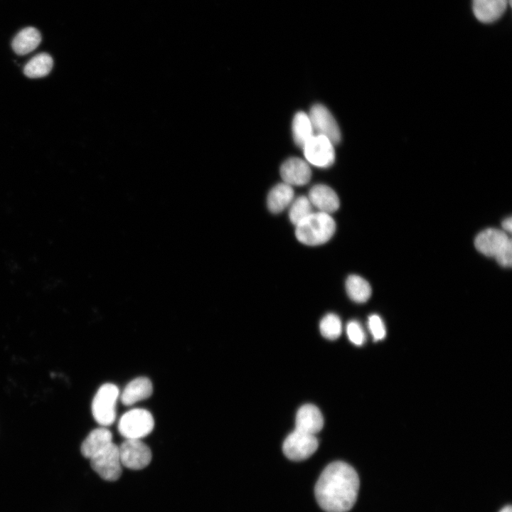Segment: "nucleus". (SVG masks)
Here are the masks:
<instances>
[{"label": "nucleus", "instance_id": "obj_23", "mask_svg": "<svg viewBox=\"0 0 512 512\" xmlns=\"http://www.w3.org/2000/svg\"><path fill=\"white\" fill-rule=\"evenodd\" d=\"M319 328L321 334L324 338L329 340H335L341 335V321L337 315L328 314L321 319Z\"/></svg>", "mask_w": 512, "mask_h": 512}, {"label": "nucleus", "instance_id": "obj_6", "mask_svg": "<svg viewBox=\"0 0 512 512\" xmlns=\"http://www.w3.org/2000/svg\"><path fill=\"white\" fill-rule=\"evenodd\" d=\"M90 459L92 469L102 479L109 481H114L120 477L122 463L119 457V447L114 443L112 442Z\"/></svg>", "mask_w": 512, "mask_h": 512}, {"label": "nucleus", "instance_id": "obj_10", "mask_svg": "<svg viewBox=\"0 0 512 512\" xmlns=\"http://www.w3.org/2000/svg\"><path fill=\"white\" fill-rule=\"evenodd\" d=\"M314 132L328 138L334 145L341 141L340 129L329 110L321 104L312 106L308 114Z\"/></svg>", "mask_w": 512, "mask_h": 512}, {"label": "nucleus", "instance_id": "obj_1", "mask_svg": "<svg viewBox=\"0 0 512 512\" xmlns=\"http://www.w3.org/2000/svg\"><path fill=\"white\" fill-rule=\"evenodd\" d=\"M359 489L355 469L343 462L328 465L319 476L315 496L319 506L327 512H347L354 505Z\"/></svg>", "mask_w": 512, "mask_h": 512}, {"label": "nucleus", "instance_id": "obj_11", "mask_svg": "<svg viewBox=\"0 0 512 512\" xmlns=\"http://www.w3.org/2000/svg\"><path fill=\"white\" fill-rule=\"evenodd\" d=\"M280 175L284 183L290 186L306 184L311 176L308 164L297 157L287 159L280 167Z\"/></svg>", "mask_w": 512, "mask_h": 512}, {"label": "nucleus", "instance_id": "obj_18", "mask_svg": "<svg viewBox=\"0 0 512 512\" xmlns=\"http://www.w3.org/2000/svg\"><path fill=\"white\" fill-rule=\"evenodd\" d=\"M294 198L292 186L285 183H278L270 191L267 206L273 213H278L290 205Z\"/></svg>", "mask_w": 512, "mask_h": 512}, {"label": "nucleus", "instance_id": "obj_2", "mask_svg": "<svg viewBox=\"0 0 512 512\" xmlns=\"http://www.w3.org/2000/svg\"><path fill=\"white\" fill-rule=\"evenodd\" d=\"M336 230V223L330 214L313 212L296 225L297 240L307 245H319L326 242Z\"/></svg>", "mask_w": 512, "mask_h": 512}, {"label": "nucleus", "instance_id": "obj_24", "mask_svg": "<svg viewBox=\"0 0 512 512\" xmlns=\"http://www.w3.org/2000/svg\"><path fill=\"white\" fill-rule=\"evenodd\" d=\"M368 326L374 341H380L385 337V326L382 319L378 315H370L368 317Z\"/></svg>", "mask_w": 512, "mask_h": 512}, {"label": "nucleus", "instance_id": "obj_27", "mask_svg": "<svg viewBox=\"0 0 512 512\" xmlns=\"http://www.w3.org/2000/svg\"><path fill=\"white\" fill-rule=\"evenodd\" d=\"M499 512H512L511 506H506Z\"/></svg>", "mask_w": 512, "mask_h": 512}, {"label": "nucleus", "instance_id": "obj_8", "mask_svg": "<svg viewBox=\"0 0 512 512\" xmlns=\"http://www.w3.org/2000/svg\"><path fill=\"white\" fill-rule=\"evenodd\" d=\"M302 149L306 161L315 166L329 167L335 161L334 144L324 136L314 134Z\"/></svg>", "mask_w": 512, "mask_h": 512}, {"label": "nucleus", "instance_id": "obj_12", "mask_svg": "<svg viewBox=\"0 0 512 512\" xmlns=\"http://www.w3.org/2000/svg\"><path fill=\"white\" fill-rule=\"evenodd\" d=\"M295 430L316 435L324 426V418L319 409L314 405L302 406L296 415Z\"/></svg>", "mask_w": 512, "mask_h": 512}, {"label": "nucleus", "instance_id": "obj_13", "mask_svg": "<svg viewBox=\"0 0 512 512\" xmlns=\"http://www.w3.org/2000/svg\"><path fill=\"white\" fill-rule=\"evenodd\" d=\"M308 198L320 212L328 214L336 211L340 204L336 192L324 184L314 186L309 192Z\"/></svg>", "mask_w": 512, "mask_h": 512}, {"label": "nucleus", "instance_id": "obj_16", "mask_svg": "<svg viewBox=\"0 0 512 512\" xmlns=\"http://www.w3.org/2000/svg\"><path fill=\"white\" fill-rule=\"evenodd\" d=\"M507 0H473L476 18L483 23H491L505 11Z\"/></svg>", "mask_w": 512, "mask_h": 512}, {"label": "nucleus", "instance_id": "obj_5", "mask_svg": "<svg viewBox=\"0 0 512 512\" xmlns=\"http://www.w3.org/2000/svg\"><path fill=\"white\" fill-rule=\"evenodd\" d=\"M154 427L152 415L146 410L135 408L121 417L118 431L125 439H141L150 434Z\"/></svg>", "mask_w": 512, "mask_h": 512}, {"label": "nucleus", "instance_id": "obj_15", "mask_svg": "<svg viewBox=\"0 0 512 512\" xmlns=\"http://www.w3.org/2000/svg\"><path fill=\"white\" fill-rule=\"evenodd\" d=\"M112 442V434L105 427H98L90 432L82 442L80 450L82 454L91 459Z\"/></svg>", "mask_w": 512, "mask_h": 512}, {"label": "nucleus", "instance_id": "obj_26", "mask_svg": "<svg viewBox=\"0 0 512 512\" xmlns=\"http://www.w3.org/2000/svg\"><path fill=\"white\" fill-rule=\"evenodd\" d=\"M502 228L503 230L506 232H508L509 233H511L512 230V219L511 217L506 218L504 219L502 222Z\"/></svg>", "mask_w": 512, "mask_h": 512}, {"label": "nucleus", "instance_id": "obj_4", "mask_svg": "<svg viewBox=\"0 0 512 512\" xmlns=\"http://www.w3.org/2000/svg\"><path fill=\"white\" fill-rule=\"evenodd\" d=\"M119 396V389L112 383L102 385L94 396L92 402V415L102 427H107L115 420L116 403Z\"/></svg>", "mask_w": 512, "mask_h": 512}, {"label": "nucleus", "instance_id": "obj_17", "mask_svg": "<svg viewBox=\"0 0 512 512\" xmlns=\"http://www.w3.org/2000/svg\"><path fill=\"white\" fill-rule=\"evenodd\" d=\"M41 41L40 32L33 27L21 30L12 41V48L20 55H26L35 50Z\"/></svg>", "mask_w": 512, "mask_h": 512}, {"label": "nucleus", "instance_id": "obj_20", "mask_svg": "<svg viewBox=\"0 0 512 512\" xmlns=\"http://www.w3.org/2000/svg\"><path fill=\"white\" fill-rule=\"evenodd\" d=\"M53 65V60L49 54L46 53H38L31 58L25 65L23 73L30 78H42L50 72Z\"/></svg>", "mask_w": 512, "mask_h": 512}, {"label": "nucleus", "instance_id": "obj_21", "mask_svg": "<svg viewBox=\"0 0 512 512\" xmlns=\"http://www.w3.org/2000/svg\"><path fill=\"white\" fill-rule=\"evenodd\" d=\"M346 289L351 300L358 302H366L371 295V287L369 283L358 275H350L346 282Z\"/></svg>", "mask_w": 512, "mask_h": 512}, {"label": "nucleus", "instance_id": "obj_9", "mask_svg": "<svg viewBox=\"0 0 512 512\" xmlns=\"http://www.w3.org/2000/svg\"><path fill=\"white\" fill-rule=\"evenodd\" d=\"M122 465L139 470L146 467L151 460L150 448L141 439H126L119 447Z\"/></svg>", "mask_w": 512, "mask_h": 512}, {"label": "nucleus", "instance_id": "obj_19", "mask_svg": "<svg viewBox=\"0 0 512 512\" xmlns=\"http://www.w3.org/2000/svg\"><path fill=\"white\" fill-rule=\"evenodd\" d=\"M292 134L295 144L303 148L314 135L309 115L304 112L296 113L292 120Z\"/></svg>", "mask_w": 512, "mask_h": 512}, {"label": "nucleus", "instance_id": "obj_7", "mask_svg": "<svg viewBox=\"0 0 512 512\" xmlns=\"http://www.w3.org/2000/svg\"><path fill=\"white\" fill-rule=\"evenodd\" d=\"M318 445L316 435L294 430L285 439L282 449L289 459L300 461L314 454Z\"/></svg>", "mask_w": 512, "mask_h": 512}, {"label": "nucleus", "instance_id": "obj_3", "mask_svg": "<svg viewBox=\"0 0 512 512\" xmlns=\"http://www.w3.org/2000/svg\"><path fill=\"white\" fill-rule=\"evenodd\" d=\"M474 245L481 254L495 258L501 266H511L512 242L504 231L496 228L485 229L476 237Z\"/></svg>", "mask_w": 512, "mask_h": 512}, {"label": "nucleus", "instance_id": "obj_14", "mask_svg": "<svg viewBox=\"0 0 512 512\" xmlns=\"http://www.w3.org/2000/svg\"><path fill=\"white\" fill-rule=\"evenodd\" d=\"M153 393V385L146 377H139L130 381L120 395L124 405H132L149 398Z\"/></svg>", "mask_w": 512, "mask_h": 512}, {"label": "nucleus", "instance_id": "obj_25", "mask_svg": "<svg viewBox=\"0 0 512 512\" xmlns=\"http://www.w3.org/2000/svg\"><path fill=\"white\" fill-rule=\"evenodd\" d=\"M346 332L351 342L356 346H361L366 341L365 333L360 324L356 321L348 324Z\"/></svg>", "mask_w": 512, "mask_h": 512}, {"label": "nucleus", "instance_id": "obj_22", "mask_svg": "<svg viewBox=\"0 0 512 512\" xmlns=\"http://www.w3.org/2000/svg\"><path fill=\"white\" fill-rule=\"evenodd\" d=\"M312 206L306 196H299L293 200L289 210V218L291 222L296 226L313 213Z\"/></svg>", "mask_w": 512, "mask_h": 512}]
</instances>
